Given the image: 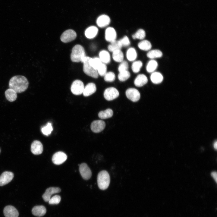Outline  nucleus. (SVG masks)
Instances as JSON below:
<instances>
[{
	"instance_id": "nucleus-1",
	"label": "nucleus",
	"mask_w": 217,
	"mask_h": 217,
	"mask_svg": "<svg viewBox=\"0 0 217 217\" xmlns=\"http://www.w3.org/2000/svg\"><path fill=\"white\" fill-rule=\"evenodd\" d=\"M29 82L27 79L22 75H16L12 77L9 83V88L17 93L25 91L28 88Z\"/></svg>"
},
{
	"instance_id": "nucleus-2",
	"label": "nucleus",
	"mask_w": 217,
	"mask_h": 217,
	"mask_svg": "<svg viewBox=\"0 0 217 217\" xmlns=\"http://www.w3.org/2000/svg\"><path fill=\"white\" fill-rule=\"evenodd\" d=\"M86 56L85 50L82 46L77 44L73 48L71 54V59L72 62H81Z\"/></svg>"
},
{
	"instance_id": "nucleus-3",
	"label": "nucleus",
	"mask_w": 217,
	"mask_h": 217,
	"mask_svg": "<svg viewBox=\"0 0 217 217\" xmlns=\"http://www.w3.org/2000/svg\"><path fill=\"white\" fill-rule=\"evenodd\" d=\"M110 183V177L108 172L105 170L100 171L97 176V183L99 188L102 190L107 189Z\"/></svg>"
},
{
	"instance_id": "nucleus-4",
	"label": "nucleus",
	"mask_w": 217,
	"mask_h": 217,
	"mask_svg": "<svg viewBox=\"0 0 217 217\" xmlns=\"http://www.w3.org/2000/svg\"><path fill=\"white\" fill-rule=\"evenodd\" d=\"M90 58L89 57L86 56L81 62L83 63V72L89 76L95 78H97L99 75L97 70L94 69L89 63Z\"/></svg>"
},
{
	"instance_id": "nucleus-5",
	"label": "nucleus",
	"mask_w": 217,
	"mask_h": 217,
	"mask_svg": "<svg viewBox=\"0 0 217 217\" xmlns=\"http://www.w3.org/2000/svg\"><path fill=\"white\" fill-rule=\"evenodd\" d=\"M84 87L83 82L80 80H76L72 83L71 90L74 94L78 95L83 93Z\"/></svg>"
},
{
	"instance_id": "nucleus-6",
	"label": "nucleus",
	"mask_w": 217,
	"mask_h": 217,
	"mask_svg": "<svg viewBox=\"0 0 217 217\" xmlns=\"http://www.w3.org/2000/svg\"><path fill=\"white\" fill-rule=\"evenodd\" d=\"M77 37L76 32L72 29H68L64 31L61 34L60 39L64 43H67L74 40Z\"/></svg>"
},
{
	"instance_id": "nucleus-7",
	"label": "nucleus",
	"mask_w": 217,
	"mask_h": 217,
	"mask_svg": "<svg viewBox=\"0 0 217 217\" xmlns=\"http://www.w3.org/2000/svg\"><path fill=\"white\" fill-rule=\"evenodd\" d=\"M119 95L118 91L113 87H110L106 89L104 93V97L108 101L112 100L117 98Z\"/></svg>"
},
{
	"instance_id": "nucleus-8",
	"label": "nucleus",
	"mask_w": 217,
	"mask_h": 217,
	"mask_svg": "<svg viewBox=\"0 0 217 217\" xmlns=\"http://www.w3.org/2000/svg\"><path fill=\"white\" fill-rule=\"evenodd\" d=\"M126 95L127 97L133 102L138 101L140 98V94L136 89L130 88L126 91Z\"/></svg>"
},
{
	"instance_id": "nucleus-9",
	"label": "nucleus",
	"mask_w": 217,
	"mask_h": 217,
	"mask_svg": "<svg viewBox=\"0 0 217 217\" xmlns=\"http://www.w3.org/2000/svg\"><path fill=\"white\" fill-rule=\"evenodd\" d=\"M67 158V156L64 153L59 151L53 155L52 160L54 164L59 165L64 163Z\"/></svg>"
},
{
	"instance_id": "nucleus-10",
	"label": "nucleus",
	"mask_w": 217,
	"mask_h": 217,
	"mask_svg": "<svg viewBox=\"0 0 217 217\" xmlns=\"http://www.w3.org/2000/svg\"><path fill=\"white\" fill-rule=\"evenodd\" d=\"M105 126V122L102 120H97L93 121L91 124L90 128L94 132H101L104 129Z\"/></svg>"
},
{
	"instance_id": "nucleus-11",
	"label": "nucleus",
	"mask_w": 217,
	"mask_h": 217,
	"mask_svg": "<svg viewBox=\"0 0 217 217\" xmlns=\"http://www.w3.org/2000/svg\"><path fill=\"white\" fill-rule=\"evenodd\" d=\"M14 176V174L12 172L8 171L3 172L0 176V186L9 183L13 179Z\"/></svg>"
},
{
	"instance_id": "nucleus-12",
	"label": "nucleus",
	"mask_w": 217,
	"mask_h": 217,
	"mask_svg": "<svg viewBox=\"0 0 217 217\" xmlns=\"http://www.w3.org/2000/svg\"><path fill=\"white\" fill-rule=\"evenodd\" d=\"M79 171L82 178L85 180H88L91 177V170L85 163H82L79 166Z\"/></svg>"
},
{
	"instance_id": "nucleus-13",
	"label": "nucleus",
	"mask_w": 217,
	"mask_h": 217,
	"mask_svg": "<svg viewBox=\"0 0 217 217\" xmlns=\"http://www.w3.org/2000/svg\"><path fill=\"white\" fill-rule=\"evenodd\" d=\"M117 33L115 29L112 27L107 28L105 31V39L108 42H111L116 40Z\"/></svg>"
},
{
	"instance_id": "nucleus-14",
	"label": "nucleus",
	"mask_w": 217,
	"mask_h": 217,
	"mask_svg": "<svg viewBox=\"0 0 217 217\" xmlns=\"http://www.w3.org/2000/svg\"><path fill=\"white\" fill-rule=\"evenodd\" d=\"M61 189L58 187H52L48 188L42 196V197L45 202L49 201L52 195L60 192Z\"/></svg>"
},
{
	"instance_id": "nucleus-15",
	"label": "nucleus",
	"mask_w": 217,
	"mask_h": 217,
	"mask_svg": "<svg viewBox=\"0 0 217 217\" xmlns=\"http://www.w3.org/2000/svg\"><path fill=\"white\" fill-rule=\"evenodd\" d=\"M5 217H18L19 212L14 206L8 205L5 206L3 210Z\"/></svg>"
},
{
	"instance_id": "nucleus-16",
	"label": "nucleus",
	"mask_w": 217,
	"mask_h": 217,
	"mask_svg": "<svg viewBox=\"0 0 217 217\" xmlns=\"http://www.w3.org/2000/svg\"><path fill=\"white\" fill-rule=\"evenodd\" d=\"M43 150V145L40 141L36 140L33 142L31 145V151L33 154H40L42 153Z\"/></svg>"
},
{
	"instance_id": "nucleus-17",
	"label": "nucleus",
	"mask_w": 217,
	"mask_h": 217,
	"mask_svg": "<svg viewBox=\"0 0 217 217\" xmlns=\"http://www.w3.org/2000/svg\"><path fill=\"white\" fill-rule=\"evenodd\" d=\"M110 22L109 17L106 15L99 16L96 20V24L98 27L103 28L108 26Z\"/></svg>"
},
{
	"instance_id": "nucleus-18",
	"label": "nucleus",
	"mask_w": 217,
	"mask_h": 217,
	"mask_svg": "<svg viewBox=\"0 0 217 217\" xmlns=\"http://www.w3.org/2000/svg\"><path fill=\"white\" fill-rule=\"evenodd\" d=\"M96 90V88L95 84L93 83H90L84 87L83 94L84 96H88L94 93Z\"/></svg>"
},
{
	"instance_id": "nucleus-19",
	"label": "nucleus",
	"mask_w": 217,
	"mask_h": 217,
	"mask_svg": "<svg viewBox=\"0 0 217 217\" xmlns=\"http://www.w3.org/2000/svg\"><path fill=\"white\" fill-rule=\"evenodd\" d=\"M46 212L45 207L43 206H36L32 210L33 214L36 216L41 217L44 215Z\"/></svg>"
},
{
	"instance_id": "nucleus-20",
	"label": "nucleus",
	"mask_w": 217,
	"mask_h": 217,
	"mask_svg": "<svg viewBox=\"0 0 217 217\" xmlns=\"http://www.w3.org/2000/svg\"><path fill=\"white\" fill-rule=\"evenodd\" d=\"M98 32V29L96 27L91 26L86 29L85 32V35L87 38L93 39L97 35Z\"/></svg>"
},
{
	"instance_id": "nucleus-21",
	"label": "nucleus",
	"mask_w": 217,
	"mask_h": 217,
	"mask_svg": "<svg viewBox=\"0 0 217 217\" xmlns=\"http://www.w3.org/2000/svg\"><path fill=\"white\" fill-rule=\"evenodd\" d=\"M148 82V79L144 74H140L138 75L134 81L135 85L137 87H141L146 84Z\"/></svg>"
},
{
	"instance_id": "nucleus-22",
	"label": "nucleus",
	"mask_w": 217,
	"mask_h": 217,
	"mask_svg": "<svg viewBox=\"0 0 217 217\" xmlns=\"http://www.w3.org/2000/svg\"><path fill=\"white\" fill-rule=\"evenodd\" d=\"M99 58L102 63L105 64L110 63L111 57L108 51L105 50L101 51L99 53Z\"/></svg>"
},
{
	"instance_id": "nucleus-23",
	"label": "nucleus",
	"mask_w": 217,
	"mask_h": 217,
	"mask_svg": "<svg viewBox=\"0 0 217 217\" xmlns=\"http://www.w3.org/2000/svg\"><path fill=\"white\" fill-rule=\"evenodd\" d=\"M5 95L6 99L11 102L14 101L17 96V93L14 90L10 88L5 91Z\"/></svg>"
},
{
	"instance_id": "nucleus-24",
	"label": "nucleus",
	"mask_w": 217,
	"mask_h": 217,
	"mask_svg": "<svg viewBox=\"0 0 217 217\" xmlns=\"http://www.w3.org/2000/svg\"><path fill=\"white\" fill-rule=\"evenodd\" d=\"M137 57V52L134 48L131 47L128 49L126 52V57L128 61H134Z\"/></svg>"
},
{
	"instance_id": "nucleus-25",
	"label": "nucleus",
	"mask_w": 217,
	"mask_h": 217,
	"mask_svg": "<svg viewBox=\"0 0 217 217\" xmlns=\"http://www.w3.org/2000/svg\"><path fill=\"white\" fill-rule=\"evenodd\" d=\"M150 79L153 83L159 84L163 80V77L159 72H153L151 75Z\"/></svg>"
},
{
	"instance_id": "nucleus-26",
	"label": "nucleus",
	"mask_w": 217,
	"mask_h": 217,
	"mask_svg": "<svg viewBox=\"0 0 217 217\" xmlns=\"http://www.w3.org/2000/svg\"><path fill=\"white\" fill-rule=\"evenodd\" d=\"M138 46L142 50L147 51L151 49L152 45L149 41L147 40H143L138 43Z\"/></svg>"
},
{
	"instance_id": "nucleus-27",
	"label": "nucleus",
	"mask_w": 217,
	"mask_h": 217,
	"mask_svg": "<svg viewBox=\"0 0 217 217\" xmlns=\"http://www.w3.org/2000/svg\"><path fill=\"white\" fill-rule=\"evenodd\" d=\"M112 52V58L115 62L120 63L123 61L124 54L121 50H117Z\"/></svg>"
},
{
	"instance_id": "nucleus-28",
	"label": "nucleus",
	"mask_w": 217,
	"mask_h": 217,
	"mask_svg": "<svg viewBox=\"0 0 217 217\" xmlns=\"http://www.w3.org/2000/svg\"><path fill=\"white\" fill-rule=\"evenodd\" d=\"M108 47V50L111 52L118 50H121L122 46L119 41L115 40L111 42Z\"/></svg>"
},
{
	"instance_id": "nucleus-29",
	"label": "nucleus",
	"mask_w": 217,
	"mask_h": 217,
	"mask_svg": "<svg viewBox=\"0 0 217 217\" xmlns=\"http://www.w3.org/2000/svg\"><path fill=\"white\" fill-rule=\"evenodd\" d=\"M146 55L149 58L154 59L161 57L162 55V53L159 50L153 49L149 51Z\"/></svg>"
},
{
	"instance_id": "nucleus-30",
	"label": "nucleus",
	"mask_w": 217,
	"mask_h": 217,
	"mask_svg": "<svg viewBox=\"0 0 217 217\" xmlns=\"http://www.w3.org/2000/svg\"><path fill=\"white\" fill-rule=\"evenodd\" d=\"M158 64L157 62L153 59L149 61L146 66L147 71L149 73H153L156 69Z\"/></svg>"
},
{
	"instance_id": "nucleus-31",
	"label": "nucleus",
	"mask_w": 217,
	"mask_h": 217,
	"mask_svg": "<svg viewBox=\"0 0 217 217\" xmlns=\"http://www.w3.org/2000/svg\"><path fill=\"white\" fill-rule=\"evenodd\" d=\"M113 115V111L111 109L108 108L105 110L102 111L98 114L99 117L102 119H105L111 118Z\"/></svg>"
},
{
	"instance_id": "nucleus-32",
	"label": "nucleus",
	"mask_w": 217,
	"mask_h": 217,
	"mask_svg": "<svg viewBox=\"0 0 217 217\" xmlns=\"http://www.w3.org/2000/svg\"><path fill=\"white\" fill-rule=\"evenodd\" d=\"M89 62V64L96 70L102 63L99 58L98 57H95L93 58L90 57Z\"/></svg>"
},
{
	"instance_id": "nucleus-33",
	"label": "nucleus",
	"mask_w": 217,
	"mask_h": 217,
	"mask_svg": "<svg viewBox=\"0 0 217 217\" xmlns=\"http://www.w3.org/2000/svg\"><path fill=\"white\" fill-rule=\"evenodd\" d=\"M146 36V33L144 30L140 29L138 30L136 33L132 35L134 39L143 40Z\"/></svg>"
},
{
	"instance_id": "nucleus-34",
	"label": "nucleus",
	"mask_w": 217,
	"mask_h": 217,
	"mask_svg": "<svg viewBox=\"0 0 217 217\" xmlns=\"http://www.w3.org/2000/svg\"><path fill=\"white\" fill-rule=\"evenodd\" d=\"M143 66L142 62L140 60L134 61L131 65V69L134 73H137L140 71Z\"/></svg>"
},
{
	"instance_id": "nucleus-35",
	"label": "nucleus",
	"mask_w": 217,
	"mask_h": 217,
	"mask_svg": "<svg viewBox=\"0 0 217 217\" xmlns=\"http://www.w3.org/2000/svg\"><path fill=\"white\" fill-rule=\"evenodd\" d=\"M131 74L128 71H125L119 72L118 78L121 81H124L128 79L130 77Z\"/></svg>"
},
{
	"instance_id": "nucleus-36",
	"label": "nucleus",
	"mask_w": 217,
	"mask_h": 217,
	"mask_svg": "<svg viewBox=\"0 0 217 217\" xmlns=\"http://www.w3.org/2000/svg\"><path fill=\"white\" fill-rule=\"evenodd\" d=\"M53 130L51 123L48 122L46 125L41 128V131L45 135L48 136L50 134Z\"/></svg>"
},
{
	"instance_id": "nucleus-37",
	"label": "nucleus",
	"mask_w": 217,
	"mask_h": 217,
	"mask_svg": "<svg viewBox=\"0 0 217 217\" xmlns=\"http://www.w3.org/2000/svg\"><path fill=\"white\" fill-rule=\"evenodd\" d=\"M104 76V80L105 81L108 82L113 81L115 78V74L112 71L107 72Z\"/></svg>"
},
{
	"instance_id": "nucleus-38",
	"label": "nucleus",
	"mask_w": 217,
	"mask_h": 217,
	"mask_svg": "<svg viewBox=\"0 0 217 217\" xmlns=\"http://www.w3.org/2000/svg\"><path fill=\"white\" fill-rule=\"evenodd\" d=\"M107 67L106 64L102 63L99 66L97 71L98 75L101 76H104L106 73Z\"/></svg>"
},
{
	"instance_id": "nucleus-39",
	"label": "nucleus",
	"mask_w": 217,
	"mask_h": 217,
	"mask_svg": "<svg viewBox=\"0 0 217 217\" xmlns=\"http://www.w3.org/2000/svg\"><path fill=\"white\" fill-rule=\"evenodd\" d=\"M129 65L128 62L126 61H123L120 62L118 67V71L119 72L128 70Z\"/></svg>"
},
{
	"instance_id": "nucleus-40",
	"label": "nucleus",
	"mask_w": 217,
	"mask_h": 217,
	"mask_svg": "<svg viewBox=\"0 0 217 217\" xmlns=\"http://www.w3.org/2000/svg\"><path fill=\"white\" fill-rule=\"evenodd\" d=\"M119 40L122 47H127L129 46L130 44V40L128 37L126 36H124Z\"/></svg>"
},
{
	"instance_id": "nucleus-41",
	"label": "nucleus",
	"mask_w": 217,
	"mask_h": 217,
	"mask_svg": "<svg viewBox=\"0 0 217 217\" xmlns=\"http://www.w3.org/2000/svg\"><path fill=\"white\" fill-rule=\"evenodd\" d=\"M61 200V198L60 196L58 195H55L51 198L49 200V204H58Z\"/></svg>"
},
{
	"instance_id": "nucleus-42",
	"label": "nucleus",
	"mask_w": 217,
	"mask_h": 217,
	"mask_svg": "<svg viewBox=\"0 0 217 217\" xmlns=\"http://www.w3.org/2000/svg\"><path fill=\"white\" fill-rule=\"evenodd\" d=\"M211 175L212 177L214 179L215 181L216 182H217V172L216 171H213L211 173Z\"/></svg>"
},
{
	"instance_id": "nucleus-43",
	"label": "nucleus",
	"mask_w": 217,
	"mask_h": 217,
	"mask_svg": "<svg viewBox=\"0 0 217 217\" xmlns=\"http://www.w3.org/2000/svg\"><path fill=\"white\" fill-rule=\"evenodd\" d=\"M217 141H215L214 142V144H213V146H214V148L215 149H217Z\"/></svg>"
},
{
	"instance_id": "nucleus-44",
	"label": "nucleus",
	"mask_w": 217,
	"mask_h": 217,
	"mask_svg": "<svg viewBox=\"0 0 217 217\" xmlns=\"http://www.w3.org/2000/svg\"><path fill=\"white\" fill-rule=\"evenodd\" d=\"M0 152H1V149H0Z\"/></svg>"
}]
</instances>
